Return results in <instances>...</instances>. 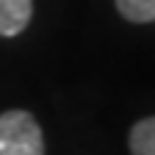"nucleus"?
I'll return each instance as SVG.
<instances>
[{"label": "nucleus", "instance_id": "f257e3e1", "mask_svg": "<svg viewBox=\"0 0 155 155\" xmlns=\"http://www.w3.org/2000/svg\"><path fill=\"white\" fill-rule=\"evenodd\" d=\"M0 155H44V131L27 109L0 114Z\"/></svg>", "mask_w": 155, "mask_h": 155}, {"label": "nucleus", "instance_id": "f03ea898", "mask_svg": "<svg viewBox=\"0 0 155 155\" xmlns=\"http://www.w3.org/2000/svg\"><path fill=\"white\" fill-rule=\"evenodd\" d=\"M33 19V0H0V35L14 38L25 33Z\"/></svg>", "mask_w": 155, "mask_h": 155}, {"label": "nucleus", "instance_id": "7ed1b4c3", "mask_svg": "<svg viewBox=\"0 0 155 155\" xmlns=\"http://www.w3.org/2000/svg\"><path fill=\"white\" fill-rule=\"evenodd\" d=\"M131 155H155V114L139 120L128 134Z\"/></svg>", "mask_w": 155, "mask_h": 155}, {"label": "nucleus", "instance_id": "20e7f679", "mask_svg": "<svg viewBox=\"0 0 155 155\" xmlns=\"http://www.w3.org/2000/svg\"><path fill=\"white\" fill-rule=\"evenodd\" d=\"M114 5L120 16L128 22H136V25L155 22V0H114Z\"/></svg>", "mask_w": 155, "mask_h": 155}]
</instances>
